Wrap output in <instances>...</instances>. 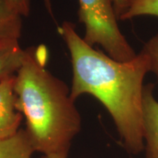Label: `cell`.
Here are the masks:
<instances>
[{
	"label": "cell",
	"mask_w": 158,
	"mask_h": 158,
	"mask_svg": "<svg viewBox=\"0 0 158 158\" xmlns=\"http://www.w3.org/2000/svg\"><path fill=\"white\" fill-rule=\"evenodd\" d=\"M57 30L70 55L71 98L74 101L85 94L95 98L111 116L127 151L143 152V80L150 72L147 56L141 51L129 62H118L88 45L70 21Z\"/></svg>",
	"instance_id": "1"
},
{
	"label": "cell",
	"mask_w": 158,
	"mask_h": 158,
	"mask_svg": "<svg viewBox=\"0 0 158 158\" xmlns=\"http://www.w3.org/2000/svg\"><path fill=\"white\" fill-rule=\"evenodd\" d=\"M45 45L25 49L14 78L16 107L26 118V132L35 152L68 155L81 128V118L68 85L47 69Z\"/></svg>",
	"instance_id": "2"
},
{
	"label": "cell",
	"mask_w": 158,
	"mask_h": 158,
	"mask_svg": "<svg viewBox=\"0 0 158 158\" xmlns=\"http://www.w3.org/2000/svg\"><path fill=\"white\" fill-rule=\"evenodd\" d=\"M78 20L85 27L84 40L99 45L108 56L118 62H129L137 54L122 34L110 0H78Z\"/></svg>",
	"instance_id": "3"
},
{
	"label": "cell",
	"mask_w": 158,
	"mask_h": 158,
	"mask_svg": "<svg viewBox=\"0 0 158 158\" xmlns=\"http://www.w3.org/2000/svg\"><path fill=\"white\" fill-rule=\"evenodd\" d=\"M152 84L145 85L143 94V143L146 158H158V101Z\"/></svg>",
	"instance_id": "4"
},
{
	"label": "cell",
	"mask_w": 158,
	"mask_h": 158,
	"mask_svg": "<svg viewBox=\"0 0 158 158\" xmlns=\"http://www.w3.org/2000/svg\"><path fill=\"white\" fill-rule=\"evenodd\" d=\"M14 78L0 83V139L16 133L23 118L16 107Z\"/></svg>",
	"instance_id": "5"
},
{
	"label": "cell",
	"mask_w": 158,
	"mask_h": 158,
	"mask_svg": "<svg viewBox=\"0 0 158 158\" xmlns=\"http://www.w3.org/2000/svg\"><path fill=\"white\" fill-rule=\"evenodd\" d=\"M24 54L19 41H0V83L15 76Z\"/></svg>",
	"instance_id": "6"
},
{
	"label": "cell",
	"mask_w": 158,
	"mask_h": 158,
	"mask_svg": "<svg viewBox=\"0 0 158 158\" xmlns=\"http://www.w3.org/2000/svg\"><path fill=\"white\" fill-rule=\"evenodd\" d=\"M34 152L25 129L0 139V158H31Z\"/></svg>",
	"instance_id": "7"
},
{
	"label": "cell",
	"mask_w": 158,
	"mask_h": 158,
	"mask_svg": "<svg viewBox=\"0 0 158 158\" xmlns=\"http://www.w3.org/2000/svg\"><path fill=\"white\" fill-rule=\"evenodd\" d=\"M22 16L13 10L7 0H0V41H19Z\"/></svg>",
	"instance_id": "8"
},
{
	"label": "cell",
	"mask_w": 158,
	"mask_h": 158,
	"mask_svg": "<svg viewBox=\"0 0 158 158\" xmlns=\"http://www.w3.org/2000/svg\"><path fill=\"white\" fill-rule=\"evenodd\" d=\"M143 15L158 17V0H127L125 8L118 21L130 20Z\"/></svg>",
	"instance_id": "9"
},
{
	"label": "cell",
	"mask_w": 158,
	"mask_h": 158,
	"mask_svg": "<svg viewBox=\"0 0 158 158\" xmlns=\"http://www.w3.org/2000/svg\"><path fill=\"white\" fill-rule=\"evenodd\" d=\"M141 52L147 56L150 72H152L155 75L158 81V33L144 44Z\"/></svg>",
	"instance_id": "10"
},
{
	"label": "cell",
	"mask_w": 158,
	"mask_h": 158,
	"mask_svg": "<svg viewBox=\"0 0 158 158\" xmlns=\"http://www.w3.org/2000/svg\"><path fill=\"white\" fill-rule=\"evenodd\" d=\"M10 7L21 16L27 17L30 13V0H7Z\"/></svg>",
	"instance_id": "11"
},
{
	"label": "cell",
	"mask_w": 158,
	"mask_h": 158,
	"mask_svg": "<svg viewBox=\"0 0 158 158\" xmlns=\"http://www.w3.org/2000/svg\"><path fill=\"white\" fill-rule=\"evenodd\" d=\"M126 1L127 0H110V2H112V5L114 6V10H115L118 20L122 13H123L124 8H125Z\"/></svg>",
	"instance_id": "12"
},
{
	"label": "cell",
	"mask_w": 158,
	"mask_h": 158,
	"mask_svg": "<svg viewBox=\"0 0 158 158\" xmlns=\"http://www.w3.org/2000/svg\"><path fill=\"white\" fill-rule=\"evenodd\" d=\"M44 2V5L46 10L49 13V15L51 17L54 18V13H53V7H52V3H51V0H43Z\"/></svg>",
	"instance_id": "13"
},
{
	"label": "cell",
	"mask_w": 158,
	"mask_h": 158,
	"mask_svg": "<svg viewBox=\"0 0 158 158\" xmlns=\"http://www.w3.org/2000/svg\"><path fill=\"white\" fill-rule=\"evenodd\" d=\"M68 155H51V156H43V158H67Z\"/></svg>",
	"instance_id": "14"
}]
</instances>
